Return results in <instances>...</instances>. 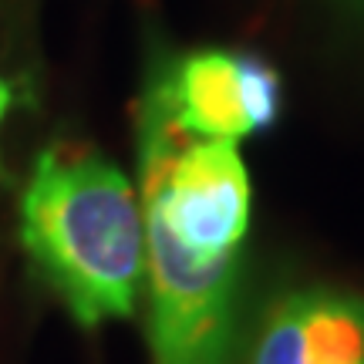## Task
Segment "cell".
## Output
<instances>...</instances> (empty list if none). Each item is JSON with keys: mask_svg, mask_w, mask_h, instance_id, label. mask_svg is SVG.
<instances>
[{"mask_svg": "<svg viewBox=\"0 0 364 364\" xmlns=\"http://www.w3.org/2000/svg\"><path fill=\"white\" fill-rule=\"evenodd\" d=\"M31 267L81 327L135 314L145 277L142 206L129 176L91 149H44L21 196Z\"/></svg>", "mask_w": 364, "mask_h": 364, "instance_id": "6da1fadb", "label": "cell"}, {"mask_svg": "<svg viewBox=\"0 0 364 364\" xmlns=\"http://www.w3.org/2000/svg\"><path fill=\"white\" fill-rule=\"evenodd\" d=\"M149 85L162 98L172 125L193 139L240 142L270 129L284 108L277 68L253 54H182L172 65H159Z\"/></svg>", "mask_w": 364, "mask_h": 364, "instance_id": "7a4b0ae2", "label": "cell"}, {"mask_svg": "<svg viewBox=\"0 0 364 364\" xmlns=\"http://www.w3.org/2000/svg\"><path fill=\"white\" fill-rule=\"evenodd\" d=\"M250 364H364V297L294 290L273 300Z\"/></svg>", "mask_w": 364, "mask_h": 364, "instance_id": "3957f363", "label": "cell"}, {"mask_svg": "<svg viewBox=\"0 0 364 364\" xmlns=\"http://www.w3.org/2000/svg\"><path fill=\"white\" fill-rule=\"evenodd\" d=\"M17 102H21V85L14 78H4V75H0V125H4L7 112H11ZM0 176H4V169H0Z\"/></svg>", "mask_w": 364, "mask_h": 364, "instance_id": "277c9868", "label": "cell"}]
</instances>
